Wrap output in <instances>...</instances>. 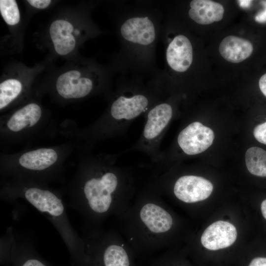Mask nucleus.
<instances>
[{
  "mask_svg": "<svg viewBox=\"0 0 266 266\" xmlns=\"http://www.w3.org/2000/svg\"><path fill=\"white\" fill-rule=\"evenodd\" d=\"M112 13L120 48L109 66L121 75L151 77L157 69L156 49L163 23L158 1H117Z\"/></svg>",
  "mask_w": 266,
  "mask_h": 266,
  "instance_id": "f257e3e1",
  "label": "nucleus"
},
{
  "mask_svg": "<svg viewBox=\"0 0 266 266\" xmlns=\"http://www.w3.org/2000/svg\"><path fill=\"white\" fill-rule=\"evenodd\" d=\"M68 192V206L80 214L84 227L101 226L109 217L118 216L133 197L126 175L103 167L81 170Z\"/></svg>",
  "mask_w": 266,
  "mask_h": 266,
  "instance_id": "f03ea898",
  "label": "nucleus"
},
{
  "mask_svg": "<svg viewBox=\"0 0 266 266\" xmlns=\"http://www.w3.org/2000/svg\"><path fill=\"white\" fill-rule=\"evenodd\" d=\"M116 229L136 257L161 251L170 241L174 216L158 193L149 191L138 195L121 214L115 217Z\"/></svg>",
  "mask_w": 266,
  "mask_h": 266,
  "instance_id": "7ed1b4c3",
  "label": "nucleus"
},
{
  "mask_svg": "<svg viewBox=\"0 0 266 266\" xmlns=\"http://www.w3.org/2000/svg\"><path fill=\"white\" fill-rule=\"evenodd\" d=\"M4 187L1 198L14 202L23 199L43 214L56 228L70 255L72 266H83L85 243L72 226L62 196L42 183L15 180Z\"/></svg>",
  "mask_w": 266,
  "mask_h": 266,
  "instance_id": "20e7f679",
  "label": "nucleus"
},
{
  "mask_svg": "<svg viewBox=\"0 0 266 266\" xmlns=\"http://www.w3.org/2000/svg\"><path fill=\"white\" fill-rule=\"evenodd\" d=\"M82 230L85 243L83 266H137L134 252L116 229L82 226Z\"/></svg>",
  "mask_w": 266,
  "mask_h": 266,
  "instance_id": "39448f33",
  "label": "nucleus"
},
{
  "mask_svg": "<svg viewBox=\"0 0 266 266\" xmlns=\"http://www.w3.org/2000/svg\"><path fill=\"white\" fill-rule=\"evenodd\" d=\"M114 73L110 66H103L93 60H85L58 74L55 79L54 88L63 99H80L106 86Z\"/></svg>",
  "mask_w": 266,
  "mask_h": 266,
  "instance_id": "423d86ee",
  "label": "nucleus"
},
{
  "mask_svg": "<svg viewBox=\"0 0 266 266\" xmlns=\"http://www.w3.org/2000/svg\"><path fill=\"white\" fill-rule=\"evenodd\" d=\"M94 4L83 10L77 18L69 15L59 16L50 22L47 33L54 53L66 57L74 53L86 40L101 33L90 16Z\"/></svg>",
  "mask_w": 266,
  "mask_h": 266,
  "instance_id": "0eeeda50",
  "label": "nucleus"
},
{
  "mask_svg": "<svg viewBox=\"0 0 266 266\" xmlns=\"http://www.w3.org/2000/svg\"><path fill=\"white\" fill-rule=\"evenodd\" d=\"M0 262L13 266H52L38 254L30 239L11 227L0 241Z\"/></svg>",
  "mask_w": 266,
  "mask_h": 266,
  "instance_id": "6e6552de",
  "label": "nucleus"
},
{
  "mask_svg": "<svg viewBox=\"0 0 266 266\" xmlns=\"http://www.w3.org/2000/svg\"><path fill=\"white\" fill-rule=\"evenodd\" d=\"M165 44L166 68L163 72L186 73L191 67L193 59V47L189 38L183 33L172 35L162 26L161 38Z\"/></svg>",
  "mask_w": 266,
  "mask_h": 266,
  "instance_id": "1a4fd4ad",
  "label": "nucleus"
},
{
  "mask_svg": "<svg viewBox=\"0 0 266 266\" xmlns=\"http://www.w3.org/2000/svg\"><path fill=\"white\" fill-rule=\"evenodd\" d=\"M58 158L57 152L50 148H39L23 154L18 160L20 168L13 174L15 180L42 183L40 179L46 177L47 171Z\"/></svg>",
  "mask_w": 266,
  "mask_h": 266,
  "instance_id": "9d476101",
  "label": "nucleus"
},
{
  "mask_svg": "<svg viewBox=\"0 0 266 266\" xmlns=\"http://www.w3.org/2000/svg\"><path fill=\"white\" fill-rule=\"evenodd\" d=\"M33 68L12 69L2 76L0 83V109L2 110L22 96L35 76Z\"/></svg>",
  "mask_w": 266,
  "mask_h": 266,
  "instance_id": "9b49d317",
  "label": "nucleus"
},
{
  "mask_svg": "<svg viewBox=\"0 0 266 266\" xmlns=\"http://www.w3.org/2000/svg\"><path fill=\"white\" fill-rule=\"evenodd\" d=\"M213 189L212 184L205 178L186 175L177 179L173 187V193L179 200L192 204L208 198Z\"/></svg>",
  "mask_w": 266,
  "mask_h": 266,
  "instance_id": "f8f14e48",
  "label": "nucleus"
},
{
  "mask_svg": "<svg viewBox=\"0 0 266 266\" xmlns=\"http://www.w3.org/2000/svg\"><path fill=\"white\" fill-rule=\"evenodd\" d=\"M214 136L210 128L199 122H194L180 132L177 142L185 153L194 155L208 149L212 145Z\"/></svg>",
  "mask_w": 266,
  "mask_h": 266,
  "instance_id": "ddd939ff",
  "label": "nucleus"
},
{
  "mask_svg": "<svg viewBox=\"0 0 266 266\" xmlns=\"http://www.w3.org/2000/svg\"><path fill=\"white\" fill-rule=\"evenodd\" d=\"M237 231L233 225L224 221H218L209 225L204 231L200 241L205 248L217 250L232 245L235 241Z\"/></svg>",
  "mask_w": 266,
  "mask_h": 266,
  "instance_id": "4468645a",
  "label": "nucleus"
},
{
  "mask_svg": "<svg viewBox=\"0 0 266 266\" xmlns=\"http://www.w3.org/2000/svg\"><path fill=\"white\" fill-rule=\"evenodd\" d=\"M173 114L172 106L167 102H158L150 108L143 130V136L147 140L158 136L166 127Z\"/></svg>",
  "mask_w": 266,
  "mask_h": 266,
  "instance_id": "2eb2a0df",
  "label": "nucleus"
},
{
  "mask_svg": "<svg viewBox=\"0 0 266 266\" xmlns=\"http://www.w3.org/2000/svg\"><path fill=\"white\" fill-rule=\"evenodd\" d=\"M188 16L200 25H208L222 20L224 14L223 6L210 0H193L189 4Z\"/></svg>",
  "mask_w": 266,
  "mask_h": 266,
  "instance_id": "dca6fc26",
  "label": "nucleus"
},
{
  "mask_svg": "<svg viewBox=\"0 0 266 266\" xmlns=\"http://www.w3.org/2000/svg\"><path fill=\"white\" fill-rule=\"evenodd\" d=\"M221 55L227 61L238 63L249 57L253 51L252 43L244 38L233 35L225 37L219 47Z\"/></svg>",
  "mask_w": 266,
  "mask_h": 266,
  "instance_id": "f3484780",
  "label": "nucleus"
},
{
  "mask_svg": "<svg viewBox=\"0 0 266 266\" xmlns=\"http://www.w3.org/2000/svg\"><path fill=\"white\" fill-rule=\"evenodd\" d=\"M42 109L37 103L30 102L15 111L6 123L8 129L17 133L34 126L40 120Z\"/></svg>",
  "mask_w": 266,
  "mask_h": 266,
  "instance_id": "a211bd4d",
  "label": "nucleus"
},
{
  "mask_svg": "<svg viewBox=\"0 0 266 266\" xmlns=\"http://www.w3.org/2000/svg\"><path fill=\"white\" fill-rule=\"evenodd\" d=\"M247 169L252 174L266 177V151L258 147L247 149L245 155Z\"/></svg>",
  "mask_w": 266,
  "mask_h": 266,
  "instance_id": "6ab92c4d",
  "label": "nucleus"
},
{
  "mask_svg": "<svg viewBox=\"0 0 266 266\" xmlns=\"http://www.w3.org/2000/svg\"><path fill=\"white\" fill-rule=\"evenodd\" d=\"M0 13L6 24L10 27L17 26L21 22V13L15 0H0Z\"/></svg>",
  "mask_w": 266,
  "mask_h": 266,
  "instance_id": "aec40b11",
  "label": "nucleus"
},
{
  "mask_svg": "<svg viewBox=\"0 0 266 266\" xmlns=\"http://www.w3.org/2000/svg\"><path fill=\"white\" fill-rule=\"evenodd\" d=\"M175 260L170 253L165 252L153 259L148 266H182Z\"/></svg>",
  "mask_w": 266,
  "mask_h": 266,
  "instance_id": "412c9836",
  "label": "nucleus"
},
{
  "mask_svg": "<svg viewBox=\"0 0 266 266\" xmlns=\"http://www.w3.org/2000/svg\"><path fill=\"white\" fill-rule=\"evenodd\" d=\"M253 135L257 140L266 145V122L259 124L255 127Z\"/></svg>",
  "mask_w": 266,
  "mask_h": 266,
  "instance_id": "4be33fe9",
  "label": "nucleus"
},
{
  "mask_svg": "<svg viewBox=\"0 0 266 266\" xmlns=\"http://www.w3.org/2000/svg\"><path fill=\"white\" fill-rule=\"evenodd\" d=\"M27 2L32 7L37 10H44L48 8L52 3L51 0H28Z\"/></svg>",
  "mask_w": 266,
  "mask_h": 266,
  "instance_id": "5701e85b",
  "label": "nucleus"
},
{
  "mask_svg": "<svg viewBox=\"0 0 266 266\" xmlns=\"http://www.w3.org/2000/svg\"><path fill=\"white\" fill-rule=\"evenodd\" d=\"M262 3L264 5L265 9L263 11L257 13L255 20L258 23H266V0L262 1Z\"/></svg>",
  "mask_w": 266,
  "mask_h": 266,
  "instance_id": "b1692460",
  "label": "nucleus"
},
{
  "mask_svg": "<svg viewBox=\"0 0 266 266\" xmlns=\"http://www.w3.org/2000/svg\"><path fill=\"white\" fill-rule=\"evenodd\" d=\"M248 266H266V257H256L251 261Z\"/></svg>",
  "mask_w": 266,
  "mask_h": 266,
  "instance_id": "393cba45",
  "label": "nucleus"
},
{
  "mask_svg": "<svg viewBox=\"0 0 266 266\" xmlns=\"http://www.w3.org/2000/svg\"><path fill=\"white\" fill-rule=\"evenodd\" d=\"M259 85L261 91L266 97V73L260 78Z\"/></svg>",
  "mask_w": 266,
  "mask_h": 266,
  "instance_id": "a878e982",
  "label": "nucleus"
},
{
  "mask_svg": "<svg viewBox=\"0 0 266 266\" xmlns=\"http://www.w3.org/2000/svg\"><path fill=\"white\" fill-rule=\"evenodd\" d=\"M239 6L243 8H247L248 7L252 1L251 0H238L237 1Z\"/></svg>",
  "mask_w": 266,
  "mask_h": 266,
  "instance_id": "bb28decb",
  "label": "nucleus"
},
{
  "mask_svg": "<svg viewBox=\"0 0 266 266\" xmlns=\"http://www.w3.org/2000/svg\"><path fill=\"white\" fill-rule=\"evenodd\" d=\"M261 209L263 216L266 220V200H263L262 202Z\"/></svg>",
  "mask_w": 266,
  "mask_h": 266,
  "instance_id": "cd10ccee",
  "label": "nucleus"
}]
</instances>
